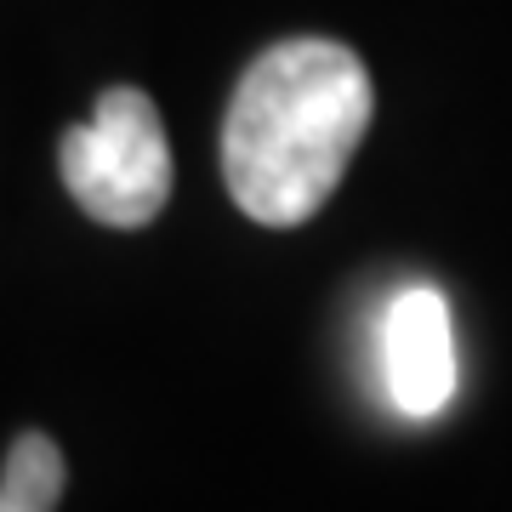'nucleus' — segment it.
Segmentation results:
<instances>
[{
  "label": "nucleus",
  "instance_id": "1",
  "mask_svg": "<svg viewBox=\"0 0 512 512\" xmlns=\"http://www.w3.org/2000/svg\"><path fill=\"white\" fill-rule=\"evenodd\" d=\"M370 74L342 40H279L239 74L222 120V183L262 228H296L336 194L370 131Z\"/></svg>",
  "mask_w": 512,
  "mask_h": 512
},
{
  "label": "nucleus",
  "instance_id": "2",
  "mask_svg": "<svg viewBox=\"0 0 512 512\" xmlns=\"http://www.w3.org/2000/svg\"><path fill=\"white\" fill-rule=\"evenodd\" d=\"M57 171L74 205L103 228H143L171 200V143L160 109L137 86H109L86 126L57 143Z\"/></svg>",
  "mask_w": 512,
  "mask_h": 512
},
{
  "label": "nucleus",
  "instance_id": "3",
  "mask_svg": "<svg viewBox=\"0 0 512 512\" xmlns=\"http://www.w3.org/2000/svg\"><path fill=\"white\" fill-rule=\"evenodd\" d=\"M382 393L404 421H433L456 399V325L433 285H404L376 330Z\"/></svg>",
  "mask_w": 512,
  "mask_h": 512
},
{
  "label": "nucleus",
  "instance_id": "4",
  "mask_svg": "<svg viewBox=\"0 0 512 512\" xmlns=\"http://www.w3.org/2000/svg\"><path fill=\"white\" fill-rule=\"evenodd\" d=\"M63 450H57L46 433H23L6 450V467H0V512H57L63 501Z\"/></svg>",
  "mask_w": 512,
  "mask_h": 512
}]
</instances>
